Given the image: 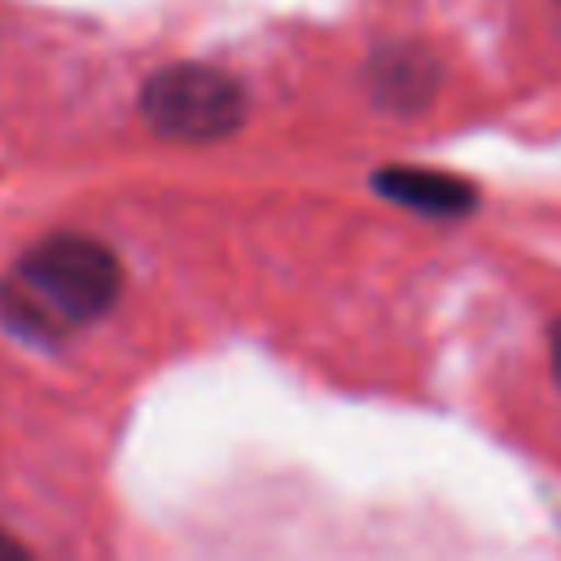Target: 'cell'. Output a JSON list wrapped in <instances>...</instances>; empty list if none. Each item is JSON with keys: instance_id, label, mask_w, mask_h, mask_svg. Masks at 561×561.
Here are the masks:
<instances>
[{"instance_id": "obj_5", "label": "cell", "mask_w": 561, "mask_h": 561, "mask_svg": "<svg viewBox=\"0 0 561 561\" xmlns=\"http://www.w3.org/2000/svg\"><path fill=\"white\" fill-rule=\"evenodd\" d=\"M26 557H31V552H26L13 535H4V530H0V561H26Z\"/></svg>"}, {"instance_id": "obj_1", "label": "cell", "mask_w": 561, "mask_h": 561, "mask_svg": "<svg viewBox=\"0 0 561 561\" xmlns=\"http://www.w3.org/2000/svg\"><path fill=\"white\" fill-rule=\"evenodd\" d=\"M123 267L96 237L53 232L35 241L0 280V316L35 337L61 342L114 307Z\"/></svg>"}, {"instance_id": "obj_4", "label": "cell", "mask_w": 561, "mask_h": 561, "mask_svg": "<svg viewBox=\"0 0 561 561\" xmlns=\"http://www.w3.org/2000/svg\"><path fill=\"white\" fill-rule=\"evenodd\" d=\"M368 88L386 110H421L438 88V61L416 44H390L368 61Z\"/></svg>"}, {"instance_id": "obj_6", "label": "cell", "mask_w": 561, "mask_h": 561, "mask_svg": "<svg viewBox=\"0 0 561 561\" xmlns=\"http://www.w3.org/2000/svg\"><path fill=\"white\" fill-rule=\"evenodd\" d=\"M548 355H552V377L561 381V320L548 329Z\"/></svg>"}, {"instance_id": "obj_3", "label": "cell", "mask_w": 561, "mask_h": 561, "mask_svg": "<svg viewBox=\"0 0 561 561\" xmlns=\"http://www.w3.org/2000/svg\"><path fill=\"white\" fill-rule=\"evenodd\" d=\"M373 188L408 210H421V215H443V219H456V215H469L478 206V188L447 175V171H430V167H381L373 175Z\"/></svg>"}, {"instance_id": "obj_2", "label": "cell", "mask_w": 561, "mask_h": 561, "mask_svg": "<svg viewBox=\"0 0 561 561\" xmlns=\"http://www.w3.org/2000/svg\"><path fill=\"white\" fill-rule=\"evenodd\" d=\"M140 118L167 140L210 145L245 123V88L215 66L175 61L145 79Z\"/></svg>"}]
</instances>
